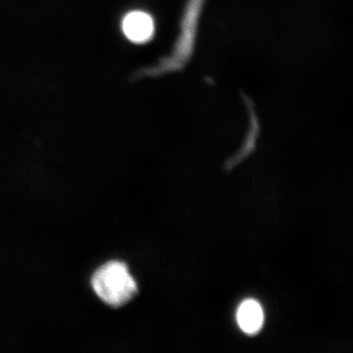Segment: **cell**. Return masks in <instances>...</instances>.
<instances>
[{"label": "cell", "mask_w": 353, "mask_h": 353, "mask_svg": "<svg viewBox=\"0 0 353 353\" xmlns=\"http://www.w3.org/2000/svg\"><path fill=\"white\" fill-rule=\"evenodd\" d=\"M92 284L99 299L114 307L129 303L138 292L136 281L122 262L112 261L101 266L95 272Z\"/></svg>", "instance_id": "obj_1"}, {"label": "cell", "mask_w": 353, "mask_h": 353, "mask_svg": "<svg viewBox=\"0 0 353 353\" xmlns=\"http://www.w3.org/2000/svg\"><path fill=\"white\" fill-rule=\"evenodd\" d=\"M239 326L243 333H259L264 323V313L261 305L256 301L248 299L241 304L236 314Z\"/></svg>", "instance_id": "obj_3"}, {"label": "cell", "mask_w": 353, "mask_h": 353, "mask_svg": "<svg viewBox=\"0 0 353 353\" xmlns=\"http://www.w3.org/2000/svg\"><path fill=\"white\" fill-rule=\"evenodd\" d=\"M123 32L128 39L134 43H143L152 39L154 23L148 14L132 11L123 20Z\"/></svg>", "instance_id": "obj_2"}]
</instances>
